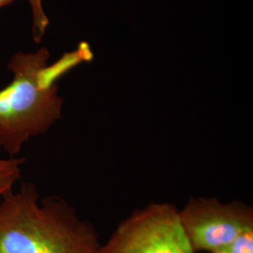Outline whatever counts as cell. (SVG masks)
Masks as SVG:
<instances>
[{
    "label": "cell",
    "instance_id": "6da1fadb",
    "mask_svg": "<svg viewBox=\"0 0 253 253\" xmlns=\"http://www.w3.org/2000/svg\"><path fill=\"white\" fill-rule=\"evenodd\" d=\"M91 58L87 45L49 63L50 53H17L8 64L13 79L0 90V148L16 157L31 138L46 133L62 117L63 99L57 81Z\"/></svg>",
    "mask_w": 253,
    "mask_h": 253
},
{
    "label": "cell",
    "instance_id": "7a4b0ae2",
    "mask_svg": "<svg viewBox=\"0 0 253 253\" xmlns=\"http://www.w3.org/2000/svg\"><path fill=\"white\" fill-rule=\"evenodd\" d=\"M95 227L59 196L24 182L0 201V253H99Z\"/></svg>",
    "mask_w": 253,
    "mask_h": 253
},
{
    "label": "cell",
    "instance_id": "3957f363",
    "mask_svg": "<svg viewBox=\"0 0 253 253\" xmlns=\"http://www.w3.org/2000/svg\"><path fill=\"white\" fill-rule=\"evenodd\" d=\"M99 253H194L181 226L179 210L152 203L122 220Z\"/></svg>",
    "mask_w": 253,
    "mask_h": 253
},
{
    "label": "cell",
    "instance_id": "277c9868",
    "mask_svg": "<svg viewBox=\"0 0 253 253\" xmlns=\"http://www.w3.org/2000/svg\"><path fill=\"white\" fill-rule=\"evenodd\" d=\"M181 226L193 253H212L253 230V210L241 202L191 198L179 210Z\"/></svg>",
    "mask_w": 253,
    "mask_h": 253
},
{
    "label": "cell",
    "instance_id": "5b68a950",
    "mask_svg": "<svg viewBox=\"0 0 253 253\" xmlns=\"http://www.w3.org/2000/svg\"><path fill=\"white\" fill-rule=\"evenodd\" d=\"M24 163V158H0V201L14 189L15 184L20 180Z\"/></svg>",
    "mask_w": 253,
    "mask_h": 253
},
{
    "label": "cell",
    "instance_id": "8992f818",
    "mask_svg": "<svg viewBox=\"0 0 253 253\" xmlns=\"http://www.w3.org/2000/svg\"><path fill=\"white\" fill-rule=\"evenodd\" d=\"M32 13V33L36 42H41L49 25V19L43 9L42 0H27Z\"/></svg>",
    "mask_w": 253,
    "mask_h": 253
},
{
    "label": "cell",
    "instance_id": "52a82bcc",
    "mask_svg": "<svg viewBox=\"0 0 253 253\" xmlns=\"http://www.w3.org/2000/svg\"><path fill=\"white\" fill-rule=\"evenodd\" d=\"M212 253H253V230L238 235L232 242Z\"/></svg>",
    "mask_w": 253,
    "mask_h": 253
},
{
    "label": "cell",
    "instance_id": "ba28073f",
    "mask_svg": "<svg viewBox=\"0 0 253 253\" xmlns=\"http://www.w3.org/2000/svg\"><path fill=\"white\" fill-rule=\"evenodd\" d=\"M13 0H0V9L10 4Z\"/></svg>",
    "mask_w": 253,
    "mask_h": 253
}]
</instances>
